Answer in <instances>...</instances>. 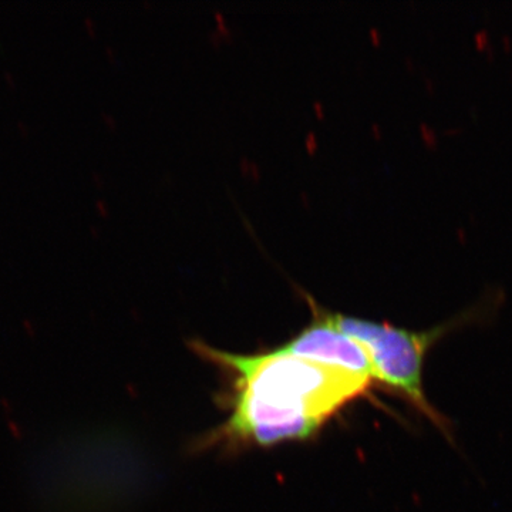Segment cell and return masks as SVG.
I'll use <instances>...</instances> for the list:
<instances>
[{
  "label": "cell",
  "instance_id": "3",
  "mask_svg": "<svg viewBox=\"0 0 512 512\" xmlns=\"http://www.w3.org/2000/svg\"><path fill=\"white\" fill-rule=\"evenodd\" d=\"M312 311V322L295 338L278 348L279 352L323 365L342 367L376 382L365 349L330 322L328 311L316 305H312Z\"/></svg>",
  "mask_w": 512,
  "mask_h": 512
},
{
  "label": "cell",
  "instance_id": "1",
  "mask_svg": "<svg viewBox=\"0 0 512 512\" xmlns=\"http://www.w3.org/2000/svg\"><path fill=\"white\" fill-rule=\"evenodd\" d=\"M194 348L234 376L232 410L221 436L237 443L266 447L309 439L375 383L278 349L245 356L202 343Z\"/></svg>",
  "mask_w": 512,
  "mask_h": 512
},
{
  "label": "cell",
  "instance_id": "2",
  "mask_svg": "<svg viewBox=\"0 0 512 512\" xmlns=\"http://www.w3.org/2000/svg\"><path fill=\"white\" fill-rule=\"evenodd\" d=\"M328 318L336 328L352 336L365 349L377 383L396 390L413 407L427 417L441 431L447 433V421L427 399L423 386L424 360L437 340L450 330L464 325L477 315L466 312L456 319L429 330H407L389 323L372 322L355 316L328 311Z\"/></svg>",
  "mask_w": 512,
  "mask_h": 512
}]
</instances>
